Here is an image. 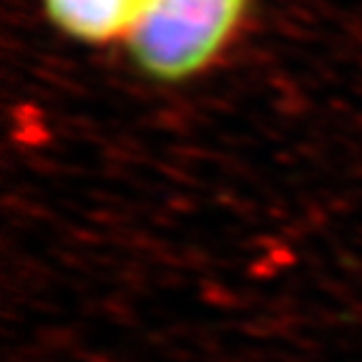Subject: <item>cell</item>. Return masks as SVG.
Returning a JSON list of instances; mask_svg holds the SVG:
<instances>
[{
  "mask_svg": "<svg viewBox=\"0 0 362 362\" xmlns=\"http://www.w3.org/2000/svg\"><path fill=\"white\" fill-rule=\"evenodd\" d=\"M247 0H148L129 43L153 78L176 81L202 71L239 25Z\"/></svg>",
  "mask_w": 362,
  "mask_h": 362,
  "instance_id": "1",
  "label": "cell"
},
{
  "mask_svg": "<svg viewBox=\"0 0 362 362\" xmlns=\"http://www.w3.org/2000/svg\"><path fill=\"white\" fill-rule=\"evenodd\" d=\"M146 6L148 0H45L58 28L90 43L131 35Z\"/></svg>",
  "mask_w": 362,
  "mask_h": 362,
  "instance_id": "2",
  "label": "cell"
}]
</instances>
